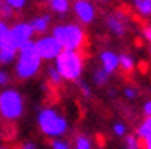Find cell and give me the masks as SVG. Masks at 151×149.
I'll return each mask as SVG.
<instances>
[{
	"instance_id": "6da1fadb",
	"label": "cell",
	"mask_w": 151,
	"mask_h": 149,
	"mask_svg": "<svg viewBox=\"0 0 151 149\" xmlns=\"http://www.w3.org/2000/svg\"><path fill=\"white\" fill-rule=\"evenodd\" d=\"M52 37L59 42L62 50H77L81 52L86 47L87 35L81 24L67 22V24H57L52 29Z\"/></svg>"
},
{
	"instance_id": "7a4b0ae2",
	"label": "cell",
	"mask_w": 151,
	"mask_h": 149,
	"mask_svg": "<svg viewBox=\"0 0 151 149\" xmlns=\"http://www.w3.org/2000/svg\"><path fill=\"white\" fill-rule=\"evenodd\" d=\"M54 67L62 77V80L77 82L84 72V57L77 50H62L55 57Z\"/></svg>"
},
{
	"instance_id": "3957f363",
	"label": "cell",
	"mask_w": 151,
	"mask_h": 149,
	"mask_svg": "<svg viewBox=\"0 0 151 149\" xmlns=\"http://www.w3.org/2000/svg\"><path fill=\"white\" fill-rule=\"evenodd\" d=\"M37 124L44 136L55 138V139L64 136L67 133V129H69L67 119L64 116H60L54 107H44V109H40L39 116H37Z\"/></svg>"
},
{
	"instance_id": "277c9868",
	"label": "cell",
	"mask_w": 151,
	"mask_h": 149,
	"mask_svg": "<svg viewBox=\"0 0 151 149\" xmlns=\"http://www.w3.org/2000/svg\"><path fill=\"white\" fill-rule=\"evenodd\" d=\"M24 97L15 89L0 92V116L5 121H17L24 114Z\"/></svg>"
},
{
	"instance_id": "5b68a950",
	"label": "cell",
	"mask_w": 151,
	"mask_h": 149,
	"mask_svg": "<svg viewBox=\"0 0 151 149\" xmlns=\"http://www.w3.org/2000/svg\"><path fill=\"white\" fill-rule=\"evenodd\" d=\"M17 64H15V74L20 80L30 79L40 70L42 60L37 55V52H27V54H17Z\"/></svg>"
},
{
	"instance_id": "8992f818",
	"label": "cell",
	"mask_w": 151,
	"mask_h": 149,
	"mask_svg": "<svg viewBox=\"0 0 151 149\" xmlns=\"http://www.w3.org/2000/svg\"><path fill=\"white\" fill-rule=\"evenodd\" d=\"M34 44L40 60H55V57L62 52V47L52 35H42L40 39L34 40Z\"/></svg>"
},
{
	"instance_id": "52a82bcc",
	"label": "cell",
	"mask_w": 151,
	"mask_h": 149,
	"mask_svg": "<svg viewBox=\"0 0 151 149\" xmlns=\"http://www.w3.org/2000/svg\"><path fill=\"white\" fill-rule=\"evenodd\" d=\"M106 27L116 37H124L129 27V17L123 10H114L106 17Z\"/></svg>"
},
{
	"instance_id": "ba28073f",
	"label": "cell",
	"mask_w": 151,
	"mask_h": 149,
	"mask_svg": "<svg viewBox=\"0 0 151 149\" xmlns=\"http://www.w3.org/2000/svg\"><path fill=\"white\" fill-rule=\"evenodd\" d=\"M72 10H74V15L77 17L79 24H92L94 19H96V5L92 4L91 0H74L72 2Z\"/></svg>"
},
{
	"instance_id": "9c48e42d",
	"label": "cell",
	"mask_w": 151,
	"mask_h": 149,
	"mask_svg": "<svg viewBox=\"0 0 151 149\" xmlns=\"http://www.w3.org/2000/svg\"><path fill=\"white\" fill-rule=\"evenodd\" d=\"M9 34H10L14 45L19 49L20 45H24L25 42L32 40L34 30H32V27H30V24H29V22H17L14 27H10V29H9Z\"/></svg>"
},
{
	"instance_id": "30bf717a",
	"label": "cell",
	"mask_w": 151,
	"mask_h": 149,
	"mask_svg": "<svg viewBox=\"0 0 151 149\" xmlns=\"http://www.w3.org/2000/svg\"><path fill=\"white\" fill-rule=\"evenodd\" d=\"M99 62L101 69L108 75H111L119 69V54H116L114 50H103L99 54Z\"/></svg>"
},
{
	"instance_id": "8fae6325",
	"label": "cell",
	"mask_w": 151,
	"mask_h": 149,
	"mask_svg": "<svg viewBox=\"0 0 151 149\" xmlns=\"http://www.w3.org/2000/svg\"><path fill=\"white\" fill-rule=\"evenodd\" d=\"M30 24V27H32L34 34H45L50 29V24H52V19H50V15H47V14H44V15H37L34 17L32 20L29 22Z\"/></svg>"
},
{
	"instance_id": "7c38bea8",
	"label": "cell",
	"mask_w": 151,
	"mask_h": 149,
	"mask_svg": "<svg viewBox=\"0 0 151 149\" xmlns=\"http://www.w3.org/2000/svg\"><path fill=\"white\" fill-rule=\"evenodd\" d=\"M136 136L139 141H146L151 138V117H145L136 128Z\"/></svg>"
},
{
	"instance_id": "4fadbf2b",
	"label": "cell",
	"mask_w": 151,
	"mask_h": 149,
	"mask_svg": "<svg viewBox=\"0 0 151 149\" xmlns=\"http://www.w3.org/2000/svg\"><path fill=\"white\" fill-rule=\"evenodd\" d=\"M136 67V60L129 54H119V69L123 72H133Z\"/></svg>"
},
{
	"instance_id": "5bb4252c",
	"label": "cell",
	"mask_w": 151,
	"mask_h": 149,
	"mask_svg": "<svg viewBox=\"0 0 151 149\" xmlns=\"http://www.w3.org/2000/svg\"><path fill=\"white\" fill-rule=\"evenodd\" d=\"M47 5L50 7L52 12L64 15V14H67L69 9H70V0H52V2H49Z\"/></svg>"
},
{
	"instance_id": "9a60e30c",
	"label": "cell",
	"mask_w": 151,
	"mask_h": 149,
	"mask_svg": "<svg viewBox=\"0 0 151 149\" xmlns=\"http://www.w3.org/2000/svg\"><path fill=\"white\" fill-rule=\"evenodd\" d=\"M133 7L141 17H151V0H133Z\"/></svg>"
},
{
	"instance_id": "2e32d148",
	"label": "cell",
	"mask_w": 151,
	"mask_h": 149,
	"mask_svg": "<svg viewBox=\"0 0 151 149\" xmlns=\"http://www.w3.org/2000/svg\"><path fill=\"white\" fill-rule=\"evenodd\" d=\"M72 149H92V141L87 134H76Z\"/></svg>"
},
{
	"instance_id": "e0dca14e",
	"label": "cell",
	"mask_w": 151,
	"mask_h": 149,
	"mask_svg": "<svg viewBox=\"0 0 151 149\" xmlns=\"http://www.w3.org/2000/svg\"><path fill=\"white\" fill-rule=\"evenodd\" d=\"M0 50H17V47L12 42V37L9 34V30L0 35Z\"/></svg>"
},
{
	"instance_id": "ac0fdd59",
	"label": "cell",
	"mask_w": 151,
	"mask_h": 149,
	"mask_svg": "<svg viewBox=\"0 0 151 149\" xmlns=\"http://www.w3.org/2000/svg\"><path fill=\"white\" fill-rule=\"evenodd\" d=\"M92 80H94V84L96 85H99V87H103V85H106L108 84V80H109V75L104 72L101 67L99 69H96L94 70V74H92Z\"/></svg>"
},
{
	"instance_id": "d6986e66",
	"label": "cell",
	"mask_w": 151,
	"mask_h": 149,
	"mask_svg": "<svg viewBox=\"0 0 151 149\" xmlns=\"http://www.w3.org/2000/svg\"><path fill=\"white\" fill-rule=\"evenodd\" d=\"M124 148L126 149H141V141L136 134H126L124 136Z\"/></svg>"
},
{
	"instance_id": "ffe728a7",
	"label": "cell",
	"mask_w": 151,
	"mask_h": 149,
	"mask_svg": "<svg viewBox=\"0 0 151 149\" xmlns=\"http://www.w3.org/2000/svg\"><path fill=\"white\" fill-rule=\"evenodd\" d=\"M17 59V50H0V64H10Z\"/></svg>"
},
{
	"instance_id": "44dd1931",
	"label": "cell",
	"mask_w": 151,
	"mask_h": 149,
	"mask_svg": "<svg viewBox=\"0 0 151 149\" xmlns=\"http://www.w3.org/2000/svg\"><path fill=\"white\" fill-rule=\"evenodd\" d=\"M47 77H49V80H50V82H52L54 85H59L60 82H62V77H60L59 72L55 70L54 65H50V67L47 69Z\"/></svg>"
},
{
	"instance_id": "7402d4cb",
	"label": "cell",
	"mask_w": 151,
	"mask_h": 149,
	"mask_svg": "<svg viewBox=\"0 0 151 149\" xmlns=\"http://www.w3.org/2000/svg\"><path fill=\"white\" fill-rule=\"evenodd\" d=\"M113 133H114V136H118V138H124V136L128 134V126L124 122H114L113 124Z\"/></svg>"
},
{
	"instance_id": "603a6c76",
	"label": "cell",
	"mask_w": 151,
	"mask_h": 149,
	"mask_svg": "<svg viewBox=\"0 0 151 149\" xmlns=\"http://www.w3.org/2000/svg\"><path fill=\"white\" fill-rule=\"evenodd\" d=\"M123 94H124V97H126L128 101H134L136 97L139 96V91H138L136 87H133V85H128V87H124Z\"/></svg>"
},
{
	"instance_id": "cb8c5ba5",
	"label": "cell",
	"mask_w": 151,
	"mask_h": 149,
	"mask_svg": "<svg viewBox=\"0 0 151 149\" xmlns=\"http://www.w3.org/2000/svg\"><path fill=\"white\" fill-rule=\"evenodd\" d=\"M50 148L52 149H72L70 148V144L64 139H52L50 141Z\"/></svg>"
},
{
	"instance_id": "d4e9b609",
	"label": "cell",
	"mask_w": 151,
	"mask_h": 149,
	"mask_svg": "<svg viewBox=\"0 0 151 149\" xmlns=\"http://www.w3.org/2000/svg\"><path fill=\"white\" fill-rule=\"evenodd\" d=\"M25 2H27V0H4V4L10 5L14 10H20V9H24Z\"/></svg>"
},
{
	"instance_id": "484cf974",
	"label": "cell",
	"mask_w": 151,
	"mask_h": 149,
	"mask_svg": "<svg viewBox=\"0 0 151 149\" xmlns=\"http://www.w3.org/2000/svg\"><path fill=\"white\" fill-rule=\"evenodd\" d=\"M14 15V9L7 4H2V9H0V17L2 19H10Z\"/></svg>"
},
{
	"instance_id": "4316f807",
	"label": "cell",
	"mask_w": 151,
	"mask_h": 149,
	"mask_svg": "<svg viewBox=\"0 0 151 149\" xmlns=\"http://www.w3.org/2000/svg\"><path fill=\"white\" fill-rule=\"evenodd\" d=\"M79 89H81L82 96H84V97H87V99H89V97L92 96V91H91V87H89V85H87L86 82H79Z\"/></svg>"
},
{
	"instance_id": "83f0119b",
	"label": "cell",
	"mask_w": 151,
	"mask_h": 149,
	"mask_svg": "<svg viewBox=\"0 0 151 149\" xmlns=\"http://www.w3.org/2000/svg\"><path fill=\"white\" fill-rule=\"evenodd\" d=\"M12 80V77L9 75V72L5 70H0V85H7Z\"/></svg>"
},
{
	"instance_id": "f1b7e54d",
	"label": "cell",
	"mask_w": 151,
	"mask_h": 149,
	"mask_svg": "<svg viewBox=\"0 0 151 149\" xmlns=\"http://www.w3.org/2000/svg\"><path fill=\"white\" fill-rule=\"evenodd\" d=\"M143 114H145V117H151V99H148L143 104Z\"/></svg>"
},
{
	"instance_id": "f546056e",
	"label": "cell",
	"mask_w": 151,
	"mask_h": 149,
	"mask_svg": "<svg viewBox=\"0 0 151 149\" xmlns=\"http://www.w3.org/2000/svg\"><path fill=\"white\" fill-rule=\"evenodd\" d=\"M143 37H145V40L151 45V25H146L145 29H143Z\"/></svg>"
},
{
	"instance_id": "4dcf8cb0",
	"label": "cell",
	"mask_w": 151,
	"mask_h": 149,
	"mask_svg": "<svg viewBox=\"0 0 151 149\" xmlns=\"http://www.w3.org/2000/svg\"><path fill=\"white\" fill-rule=\"evenodd\" d=\"M17 149H37V146H35L34 143H30V141H29V143H24V144H20V146H19Z\"/></svg>"
},
{
	"instance_id": "1f68e13d",
	"label": "cell",
	"mask_w": 151,
	"mask_h": 149,
	"mask_svg": "<svg viewBox=\"0 0 151 149\" xmlns=\"http://www.w3.org/2000/svg\"><path fill=\"white\" fill-rule=\"evenodd\" d=\"M9 30V27H7V24H5V20H0V35L4 32H7Z\"/></svg>"
},
{
	"instance_id": "d6a6232c",
	"label": "cell",
	"mask_w": 151,
	"mask_h": 149,
	"mask_svg": "<svg viewBox=\"0 0 151 149\" xmlns=\"http://www.w3.org/2000/svg\"><path fill=\"white\" fill-rule=\"evenodd\" d=\"M143 144H145V149H151V138L146 139V141H143Z\"/></svg>"
},
{
	"instance_id": "836d02e7",
	"label": "cell",
	"mask_w": 151,
	"mask_h": 149,
	"mask_svg": "<svg viewBox=\"0 0 151 149\" xmlns=\"http://www.w3.org/2000/svg\"><path fill=\"white\" fill-rule=\"evenodd\" d=\"M96 2H99V4H109L111 0H96Z\"/></svg>"
},
{
	"instance_id": "e575fe53",
	"label": "cell",
	"mask_w": 151,
	"mask_h": 149,
	"mask_svg": "<svg viewBox=\"0 0 151 149\" xmlns=\"http://www.w3.org/2000/svg\"><path fill=\"white\" fill-rule=\"evenodd\" d=\"M0 149H9V148H5V146H2V144H0Z\"/></svg>"
},
{
	"instance_id": "d590c367",
	"label": "cell",
	"mask_w": 151,
	"mask_h": 149,
	"mask_svg": "<svg viewBox=\"0 0 151 149\" xmlns=\"http://www.w3.org/2000/svg\"><path fill=\"white\" fill-rule=\"evenodd\" d=\"M49 2H52V0H45V4H49Z\"/></svg>"
}]
</instances>
